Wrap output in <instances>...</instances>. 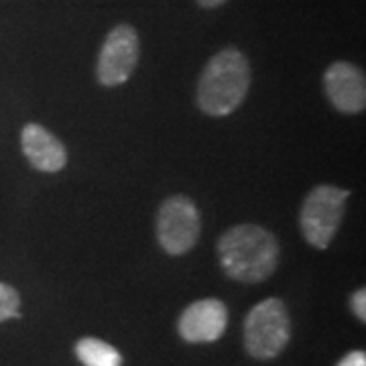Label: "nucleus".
<instances>
[{
    "mask_svg": "<svg viewBox=\"0 0 366 366\" xmlns=\"http://www.w3.org/2000/svg\"><path fill=\"white\" fill-rule=\"evenodd\" d=\"M224 273L240 283H261L279 264V242L259 224H238L218 240Z\"/></svg>",
    "mask_w": 366,
    "mask_h": 366,
    "instance_id": "1",
    "label": "nucleus"
},
{
    "mask_svg": "<svg viewBox=\"0 0 366 366\" xmlns=\"http://www.w3.org/2000/svg\"><path fill=\"white\" fill-rule=\"evenodd\" d=\"M250 88L249 59L238 49H222L209 59L197 81V106L209 117H228Z\"/></svg>",
    "mask_w": 366,
    "mask_h": 366,
    "instance_id": "2",
    "label": "nucleus"
},
{
    "mask_svg": "<svg viewBox=\"0 0 366 366\" xmlns=\"http://www.w3.org/2000/svg\"><path fill=\"white\" fill-rule=\"evenodd\" d=\"M350 189L336 185H317L303 199L300 226L303 238L320 250H326L340 228L344 206Z\"/></svg>",
    "mask_w": 366,
    "mask_h": 366,
    "instance_id": "3",
    "label": "nucleus"
},
{
    "mask_svg": "<svg viewBox=\"0 0 366 366\" xmlns=\"http://www.w3.org/2000/svg\"><path fill=\"white\" fill-rule=\"evenodd\" d=\"M291 338V320L285 303L277 297L257 303L244 322V346L252 358L269 360L283 348Z\"/></svg>",
    "mask_w": 366,
    "mask_h": 366,
    "instance_id": "4",
    "label": "nucleus"
},
{
    "mask_svg": "<svg viewBox=\"0 0 366 366\" xmlns=\"http://www.w3.org/2000/svg\"><path fill=\"white\" fill-rule=\"evenodd\" d=\"M202 230L199 209L185 196L167 197L157 214V240L171 257H182L196 247Z\"/></svg>",
    "mask_w": 366,
    "mask_h": 366,
    "instance_id": "5",
    "label": "nucleus"
},
{
    "mask_svg": "<svg viewBox=\"0 0 366 366\" xmlns=\"http://www.w3.org/2000/svg\"><path fill=\"white\" fill-rule=\"evenodd\" d=\"M139 55H141V43L137 31L124 23L117 25L106 35L104 45L98 55V66H96L98 81L106 88L124 84L139 64Z\"/></svg>",
    "mask_w": 366,
    "mask_h": 366,
    "instance_id": "6",
    "label": "nucleus"
},
{
    "mask_svg": "<svg viewBox=\"0 0 366 366\" xmlns=\"http://www.w3.org/2000/svg\"><path fill=\"white\" fill-rule=\"evenodd\" d=\"M324 90L336 110L346 114L362 112L366 106L365 71L350 61H336L324 74Z\"/></svg>",
    "mask_w": 366,
    "mask_h": 366,
    "instance_id": "7",
    "label": "nucleus"
},
{
    "mask_svg": "<svg viewBox=\"0 0 366 366\" xmlns=\"http://www.w3.org/2000/svg\"><path fill=\"white\" fill-rule=\"evenodd\" d=\"M228 326V310L220 300H199L185 307L177 322L179 334L185 342L204 344L222 338Z\"/></svg>",
    "mask_w": 366,
    "mask_h": 366,
    "instance_id": "8",
    "label": "nucleus"
},
{
    "mask_svg": "<svg viewBox=\"0 0 366 366\" xmlns=\"http://www.w3.org/2000/svg\"><path fill=\"white\" fill-rule=\"evenodd\" d=\"M23 153L29 163L43 173H57L66 167L67 151L64 143L37 122L26 124L21 132Z\"/></svg>",
    "mask_w": 366,
    "mask_h": 366,
    "instance_id": "9",
    "label": "nucleus"
},
{
    "mask_svg": "<svg viewBox=\"0 0 366 366\" xmlns=\"http://www.w3.org/2000/svg\"><path fill=\"white\" fill-rule=\"evenodd\" d=\"M76 356L84 366H122L117 348L98 338H81L76 344Z\"/></svg>",
    "mask_w": 366,
    "mask_h": 366,
    "instance_id": "10",
    "label": "nucleus"
},
{
    "mask_svg": "<svg viewBox=\"0 0 366 366\" xmlns=\"http://www.w3.org/2000/svg\"><path fill=\"white\" fill-rule=\"evenodd\" d=\"M19 307H21V297L16 293V289L0 283V322L19 317Z\"/></svg>",
    "mask_w": 366,
    "mask_h": 366,
    "instance_id": "11",
    "label": "nucleus"
},
{
    "mask_svg": "<svg viewBox=\"0 0 366 366\" xmlns=\"http://www.w3.org/2000/svg\"><path fill=\"white\" fill-rule=\"evenodd\" d=\"M352 312L358 320H366V291L365 289H358L352 295Z\"/></svg>",
    "mask_w": 366,
    "mask_h": 366,
    "instance_id": "12",
    "label": "nucleus"
},
{
    "mask_svg": "<svg viewBox=\"0 0 366 366\" xmlns=\"http://www.w3.org/2000/svg\"><path fill=\"white\" fill-rule=\"evenodd\" d=\"M336 366H366V354L362 350H354V352L346 354Z\"/></svg>",
    "mask_w": 366,
    "mask_h": 366,
    "instance_id": "13",
    "label": "nucleus"
},
{
    "mask_svg": "<svg viewBox=\"0 0 366 366\" xmlns=\"http://www.w3.org/2000/svg\"><path fill=\"white\" fill-rule=\"evenodd\" d=\"M226 0H197V4L202 6V9H218V6H222Z\"/></svg>",
    "mask_w": 366,
    "mask_h": 366,
    "instance_id": "14",
    "label": "nucleus"
}]
</instances>
